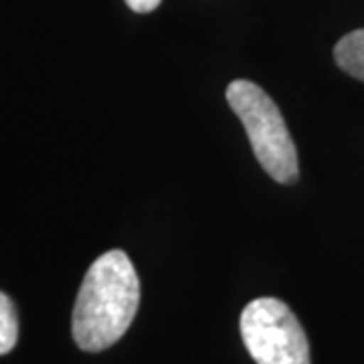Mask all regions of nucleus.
Returning a JSON list of instances; mask_svg holds the SVG:
<instances>
[{
	"instance_id": "nucleus-1",
	"label": "nucleus",
	"mask_w": 364,
	"mask_h": 364,
	"mask_svg": "<svg viewBox=\"0 0 364 364\" xmlns=\"http://www.w3.org/2000/svg\"><path fill=\"white\" fill-rule=\"evenodd\" d=\"M140 306V279L130 257L112 249L91 263L79 287L71 332L81 350L102 352L122 338Z\"/></svg>"
},
{
	"instance_id": "nucleus-2",
	"label": "nucleus",
	"mask_w": 364,
	"mask_h": 364,
	"mask_svg": "<svg viewBox=\"0 0 364 364\" xmlns=\"http://www.w3.org/2000/svg\"><path fill=\"white\" fill-rule=\"evenodd\" d=\"M227 102L245 126L253 154L273 181H298V150L286 119L272 97L247 79H235L227 87Z\"/></svg>"
},
{
	"instance_id": "nucleus-3",
	"label": "nucleus",
	"mask_w": 364,
	"mask_h": 364,
	"mask_svg": "<svg viewBox=\"0 0 364 364\" xmlns=\"http://www.w3.org/2000/svg\"><path fill=\"white\" fill-rule=\"evenodd\" d=\"M239 326L255 364H312L308 336L296 314L282 299L249 301Z\"/></svg>"
},
{
	"instance_id": "nucleus-4",
	"label": "nucleus",
	"mask_w": 364,
	"mask_h": 364,
	"mask_svg": "<svg viewBox=\"0 0 364 364\" xmlns=\"http://www.w3.org/2000/svg\"><path fill=\"white\" fill-rule=\"evenodd\" d=\"M334 61L346 75L364 81V28L352 31L336 43Z\"/></svg>"
},
{
	"instance_id": "nucleus-5",
	"label": "nucleus",
	"mask_w": 364,
	"mask_h": 364,
	"mask_svg": "<svg viewBox=\"0 0 364 364\" xmlns=\"http://www.w3.org/2000/svg\"><path fill=\"white\" fill-rule=\"evenodd\" d=\"M18 340V316L13 299L0 291V354H9Z\"/></svg>"
},
{
	"instance_id": "nucleus-6",
	"label": "nucleus",
	"mask_w": 364,
	"mask_h": 364,
	"mask_svg": "<svg viewBox=\"0 0 364 364\" xmlns=\"http://www.w3.org/2000/svg\"><path fill=\"white\" fill-rule=\"evenodd\" d=\"M162 0H126V4L130 6L134 13H152L158 9Z\"/></svg>"
}]
</instances>
